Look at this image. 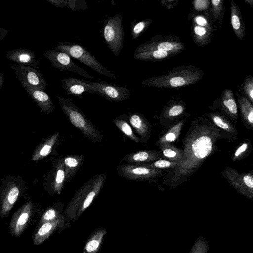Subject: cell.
Returning a JSON list of instances; mask_svg holds the SVG:
<instances>
[{
	"label": "cell",
	"mask_w": 253,
	"mask_h": 253,
	"mask_svg": "<svg viewBox=\"0 0 253 253\" xmlns=\"http://www.w3.org/2000/svg\"><path fill=\"white\" fill-rule=\"evenodd\" d=\"M211 2V11L212 12L213 21L218 20L220 25L222 24V18L224 13L223 0H212Z\"/></svg>",
	"instance_id": "35"
},
{
	"label": "cell",
	"mask_w": 253,
	"mask_h": 253,
	"mask_svg": "<svg viewBox=\"0 0 253 253\" xmlns=\"http://www.w3.org/2000/svg\"><path fill=\"white\" fill-rule=\"evenodd\" d=\"M47 1L58 8H64L68 6V0H47Z\"/></svg>",
	"instance_id": "44"
},
{
	"label": "cell",
	"mask_w": 253,
	"mask_h": 253,
	"mask_svg": "<svg viewBox=\"0 0 253 253\" xmlns=\"http://www.w3.org/2000/svg\"><path fill=\"white\" fill-rule=\"evenodd\" d=\"M185 111V105L181 100H171L164 108L162 116L165 119H171L183 115Z\"/></svg>",
	"instance_id": "28"
},
{
	"label": "cell",
	"mask_w": 253,
	"mask_h": 253,
	"mask_svg": "<svg viewBox=\"0 0 253 253\" xmlns=\"http://www.w3.org/2000/svg\"><path fill=\"white\" fill-rule=\"evenodd\" d=\"M129 122L133 127L142 138L149 136L150 128L147 121L142 116L134 114L130 116Z\"/></svg>",
	"instance_id": "30"
},
{
	"label": "cell",
	"mask_w": 253,
	"mask_h": 253,
	"mask_svg": "<svg viewBox=\"0 0 253 253\" xmlns=\"http://www.w3.org/2000/svg\"><path fill=\"white\" fill-rule=\"evenodd\" d=\"M204 115L226 134L230 141L238 139V132L235 124L227 117L218 111L207 113Z\"/></svg>",
	"instance_id": "19"
},
{
	"label": "cell",
	"mask_w": 253,
	"mask_h": 253,
	"mask_svg": "<svg viewBox=\"0 0 253 253\" xmlns=\"http://www.w3.org/2000/svg\"><path fill=\"white\" fill-rule=\"evenodd\" d=\"M209 250L207 241L200 236L195 241L189 253H207Z\"/></svg>",
	"instance_id": "41"
},
{
	"label": "cell",
	"mask_w": 253,
	"mask_h": 253,
	"mask_svg": "<svg viewBox=\"0 0 253 253\" xmlns=\"http://www.w3.org/2000/svg\"><path fill=\"white\" fill-rule=\"evenodd\" d=\"M65 181V173L64 161L60 159L56 168L55 178L53 182V190L55 193L60 194Z\"/></svg>",
	"instance_id": "33"
},
{
	"label": "cell",
	"mask_w": 253,
	"mask_h": 253,
	"mask_svg": "<svg viewBox=\"0 0 253 253\" xmlns=\"http://www.w3.org/2000/svg\"><path fill=\"white\" fill-rule=\"evenodd\" d=\"M23 181L13 176L2 180L0 186V216H7L25 188Z\"/></svg>",
	"instance_id": "6"
},
{
	"label": "cell",
	"mask_w": 253,
	"mask_h": 253,
	"mask_svg": "<svg viewBox=\"0 0 253 253\" xmlns=\"http://www.w3.org/2000/svg\"><path fill=\"white\" fill-rule=\"evenodd\" d=\"M7 59L17 65L31 66L37 68L39 61L37 60L34 52L25 48H18L10 50L6 53Z\"/></svg>",
	"instance_id": "20"
},
{
	"label": "cell",
	"mask_w": 253,
	"mask_h": 253,
	"mask_svg": "<svg viewBox=\"0 0 253 253\" xmlns=\"http://www.w3.org/2000/svg\"><path fill=\"white\" fill-rule=\"evenodd\" d=\"M113 122L120 131L127 137L131 140L138 142L139 138L134 134L130 126L125 120L120 119H115Z\"/></svg>",
	"instance_id": "36"
},
{
	"label": "cell",
	"mask_w": 253,
	"mask_h": 253,
	"mask_svg": "<svg viewBox=\"0 0 253 253\" xmlns=\"http://www.w3.org/2000/svg\"><path fill=\"white\" fill-rule=\"evenodd\" d=\"M53 49L67 53L70 57L79 60L102 75L116 78L115 75L101 65L95 57L84 47L78 44L68 42H59Z\"/></svg>",
	"instance_id": "5"
},
{
	"label": "cell",
	"mask_w": 253,
	"mask_h": 253,
	"mask_svg": "<svg viewBox=\"0 0 253 253\" xmlns=\"http://www.w3.org/2000/svg\"><path fill=\"white\" fill-rule=\"evenodd\" d=\"M61 82L62 87L71 95L82 98L84 92L97 94L96 89L85 80L69 77L62 79Z\"/></svg>",
	"instance_id": "17"
},
{
	"label": "cell",
	"mask_w": 253,
	"mask_h": 253,
	"mask_svg": "<svg viewBox=\"0 0 253 253\" xmlns=\"http://www.w3.org/2000/svg\"><path fill=\"white\" fill-rule=\"evenodd\" d=\"M152 19H145L136 23L131 28V34L133 40H136L152 22Z\"/></svg>",
	"instance_id": "39"
},
{
	"label": "cell",
	"mask_w": 253,
	"mask_h": 253,
	"mask_svg": "<svg viewBox=\"0 0 253 253\" xmlns=\"http://www.w3.org/2000/svg\"><path fill=\"white\" fill-rule=\"evenodd\" d=\"M240 116L246 128L253 131V104L243 95L237 93Z\"/></svg>",
	"instance_id": "21"
},
{
	"label": "cell",
	"mask_w": 253,
	"mask_h": 253,
	"mask_svg": "<svg viewBox=\"0 0 253 253\" xmlns=\"http://www.w3.org/2000/svg\"><path fill=\"white\" fill-rule=\"evenodd\" d=\"M21 85L43 113L50 114L53 112L55 107L52 99L44 90L26 84Z\"/></svg>",
	"instance_id": "18"
},
{
	"label": "cell",
	"mask_w": 253,
	"mask_h": 253,
	"mask_svg": "<svg viewBox=\"0 0 253 253\" xmlns=\"http://www.w3.org/2000/svg\"><path fill=\"white\" fill-rule=\"evenodd\" d=\"M63 218L54 208L47 209L42 214L39 222L40 225L46 222H52Z\"/></svg>",
	"instance_id": "40"
},
{
	"label": "cell",
	"mask_w": 253,
	"mask_h": 253,
	"mask_svg": "<svg viewBox=\"0 0 253 253\" xmlns=\"http://www.w3.org/2000/svg\"><path fill=\"white\" fill-rule=\"evenodd\" d=\"M209 108L213 110H217L229 118L235 125L236 124L238 118V106L231 90H224L221 96Z\"/></svg>",
	"instance_id": "15"
},
{
	"label": "cell",
	"mask_w": 253,
	"mask_h": 253,
	"mask_svg": "<svg viewBox=\"0 0 253 253\" xmlns=\"http://www.w3.org/2000/svg\"><path fill=\"white\" fill-rule=\"evenodd\" d=\"M222 139L230 141L211 120L203 116L194 119L183 140L182 158L166 175L164 183L175 188L188 180L209 157L218 151L217 143Z\"/></svg>",
	"instance_id": "1"
},
{
	"label": "cell",
	"mask_w": 253,
	"mask_h": 253,
	"mask_svg": "<svg viewBox=\"0 0 253 253\" xmlns=\"http://www.w3.org/2000/svg\"><path fill=\"white\" fill-rule=\"evenodd\" d=\"M178 165V163L168 160L160 159L152 163L142 164V165L150 169L161 170L162 169H173Z\"/></svg>",
	"instance_id": "37"
},
{
	"label": "cell",
	"mask_w": 253,
	"mask_h": 253,
	"mask_svg": "<svg viewBox=\"0 0 253 253\" xmlns=\"http://www.w3.org/2000/svg\"><path fill=\"white\" fill-rule=\"evenodd\" d=\"M64 218H62L40 225L34 236L33 243L34 245H39L43 242L58 227L62 224Z\"/></svg>",
	"instance_id": "24"
},
{
	"label": "cell",
	"mask_w": 253,
	"mask_h": 253,
	"mask_svg": "<svg viewBox=\"0 0 253 253\" xmlns=\"http://www.w3.org/2000/svg\"><path fill=\"white\" fill-rule=\"evenodd\" d=\"M242 90L249 101L253 104V77L247 76L244 79L242 84Z\"/></svg>",
	"instance_id": "38"
},
{
	"label": "cell",
	"mask_w": 253,
	"mask_h": 253,
	"mask_svg": "<svg viewBox=\"0 0 253 253\" xmlns=\"http://www.w3.org/2000/svg\"><path fill=\"white\" fill-rule=\"evenodd\" d=\"M86 82L95 88L97 95L110 101L121 102L130 96V91L124 87L118 86L103 81Z\"/></svg>",
	"instance_id": "14"
},
{
	"label": "cell",
	"mask_w": 253,
	"mask_h": 253,
	"mask_svg": "<svg viewBox=\"0 0 253 253\" xmlns=\"http://www.w3.org/2000/svg\"><path fill=\"white\" fill-rule=\"evenodd\" d=\"M106 178V173L94 176L75 193L66 208L64 214L77 220L99 193Z\"/></svg>",
	"instance_id": "3"
},
{
	"label": "cell",
	"mask_w": 253,
	"mask_h": 253,
	"mask_svg": "<svg viewBox=\"0 0 253 253\" xmlns=\"http://www.w3.org/2000/svg\"><path fill=\"white\" fill-rule=\"evenodd\" d=\"M245 2L253 8V0H245Z\"/></svg>",
	"instance_id": "47"
},
{
	"label": "cell",
	"mask_w": 253,
	"mask_h": 253,
	"mask_svg": "<svg viewBox=\"0 0 253 253\" xmlns=\"http://www.w3.org/2000/svg\"><path fill=\"white\" fill-rule=\"evenodd\" d=\"M103 37L110 50L115 55L121 52L124 42L122 17L117 14L106 20L103 28Z\"/></svg>",
	"instance_id": "9"
},
{
	"label": "cell",
	"mask_w": 253,
	"mask_h": 253,
	"mask_svg": "<svg viewBox=\"0 0 253 253\" xmlns=\"http://www.w3.org/2000/svg\"><path fill=\"white\" fill-rule=\"evenodd\" d=\"M211 1L208 0H196L193 1L194 9L198 11L206 10L209 6Z\"/></svg>",
	"instance_id": "43"
},
{
	"label": "cell",
	"mask_w": 253,
	"mask_h": 253,
	"mask_svg": "<svg viewBox=\"0 0 253 253\" xmlns=\"http://www.w3.org/2000/svg\"><path fill=\"white\" fill-rule=\"evenodd\" d=\"M117 170L120 176L129 180H146L163 175L162 170L148 168L142 165L137 164L119 165Z\"/></svg>",
	"instance_id": "13"
},
{
	"label": "cell",
	"mask_w": 253,
	"mask_h": 253,
	"mask_svg": "<svg viewBox=\"0 0 253 253\" xmlns=\"http://www.w3.org/2000/svg\"><path fill=\"white\" fill-rule=\"evenodd\" d=\"M174 56L175 55L168 52L154 50L135 53L134 57L137 60L156 62L165 60Z\"/></svg>",
	"instance_id": "31"
},
{
	"label": "cell",
	"mask_w": 253,
	"mask_h": 253,
	"mask_svg": "<svg viewBox=\"0 0 253 253\" xmlns=\"http://www.w3.org/2000/svg\"><path fill=\"white\" fill-rule=\"evenodd\" d=\"M4 82V75L0 72V89H1Z\"/></svg>",
	"instance_id": "46"
},
{
	"label": "cell",
	"mask_w": 253,
	"mask_h": 253,
	"mask_svg": "<svg viewBox=\"0 0 253 253\" xmlns=\"http://www.w3.org/2000/svg\"><path fill=\"white\" fill-rule=\"evenodd\" d=\"M231 23L236 36L242 40L245 35V27L238 6L232 0L230 4Z\"/></svg>",
	"instance_id": "26"
},
{
	"label": "cell",
	"mask_w": 253,
	"mask_h": 253,
	"mask_svg": "<svg viewBox=\"0 0 253 253\" xmlns=\"http://www.w3.org/2000/svg\"><path fill=\"white\" fill-rule=\"evenodd\" d=\"M106 233L105 228L96 229L86 241L83 253H98Z\"/></svg>",
	"instance_id": "25"
},
{
	"label": "cell",
	"mask_w": 253,
	"mask_h": 253,
	"mask_svg": "<svg viewBox=\"0 0 253 253\" xmlns=\"http://www.w3.org/2000/svg\"><path fill=\"white\" fill-rule=\"evenodd\" d=\"M84 158L83 155H70L64 157L66 182L72 179L82 166Z\"/></svg>",
	"instance_id": "27"
},
{
	"label": "cell",
	"mask_w": 253,
	"mask_h": 253,
	"mask_svg": "<svg viewBox=\"0 0 253 253\" xmlns=\"http://www.w3.org/2000/svg\"><path fill=\"white\" fill-rule=\"evenodd\" d=\"M185 50V45L179 37L174 35H156L151 39L140 44L135 49V53L160 51H166L175 56Z\"/></svg>",
	"instance_id": "7"
},
{
	"label": "cell",
	"mask_w": 253,
	"mask_h": 253,
	"mask_svg": "<svg viewBox=\"0 0 253 253\" xmlns=\"http://www.w3.org/2000/svg\"><path fill=\"white\" fill-rule=\"evenodd\" d=\"M43 55L53 67L61 71L72 72L87 79H93V76L76 64L72 60L71 57L63 51L52 49L46 50Z\"/></svg>",
	"instance_id": "10"
},
{
	"label": "cell",
	"mask_w": 253,
	"mask_h": 253,
	"mask_svg": "<svg viewBox=\"0 0 253 253\" xmlns=\"http://www.w3.org/2000/svg\"><path fill=\"white\" fill-rule=\"evenodd\" d=\"M67 8L71 9L74 11H76L80 9H86L88 8V7L84 0H68Z\"/></svg>",
	"instance_id": "42"
},
{
	"label": "cell",
	"mask_w": 253,
	"mask_h": 253,
	"mask_svg": "<svg viewBox=\"0 0 253 253\" xmlns=\"http://www.w3.org/2000/svg\"><path fill=\"white\" fill-rule=\"evenodd\" d=\"M253 145L250 140L246 139L241 142L231 155L233 161L241 160L247 157L251 152Z\"/></svg>",
	"instance_id": "34"
},
{
	"label": "cell",
	"mask_w": 253,
	"mask_h": 253,
	"mask_svg": "<svg viewBox=\"0 0 253 253\" xmlns=\"http://www.w3.org/2000/svg\"><path fill=\"white\" fill-rule=\"evenodd\" d=\"M0 30V40H2L8 33V31L6 29L2 28H1Z\"/></svg>",
	"instance_id": "45"
},
{
	"label": "cell",
	"mask_w": 253,
	"mask_h": 253,
	"mask_svg": "<svg viewBox=\"0 0 253 253\" xmlns=\"http://www.w3.org/2000/svg\"><path fill=\"white\" fill-rule=\"evenodd\" d=\"M59 137V133L56 132L42 140L34 151L32 155V160L36 161H39L48 156L51 152Z\"/></svg>",
	"instance_id": "22"
},
{
	"label": "cell",
	"mask_w": 253,
	"mask_h": 253,
	"mask_svg": "<svg viewBox=\"0 0 253 253\" xmlns=\"http://www.w3.org/2000/svg\"><path fill=\"white\" fill-rule=\"evenodd\" d=\"M204 73L193 65H182L172 69L168 74L143 80L144 87L176 88L186 87L196 84L204 76Z\"/></svg>",
	"instance_id": "2"
},
{
	"label": "cell",
	"mask_w": 253,
	"mask_h": 253,
	"mask_svg": "<svg viewBox=\"0 0 253 253\" xmlns=\"http://www.w3.org/2000/svg\"><path fill=\"white\" fill-rule=\"evenodd\" d=\"M161 158L160 154L155 150L141 151L126 155L123 160L131 164L142 165L154 162Z\"/></svg>",
	"instance_id": "23"
},
{
	"label": "cell",
	"mask_w": 253,
	"mask_h": 253,
	"mask_svg": "<svg viewBox=\"0 0 253 253\" xmlns=\"http://www.w3.org/2000/svg\"><path fill=\"white\" fill-rule=\"evenodd\" d=\"M158 146L160 148L164 157L168 160L178 163L182 158L183 149L177 148L170 143L161 144Z\"/></svg>",
	"instance_id": "32"
},
{
	"label": "cell",
	"mask_w": 253,
	"mask_h": 253,
	"mask_svg": "<svg viewBox=\"0 0 253 253\" xmlns=\"http://www.w3.org/2000/svg\"><path fill=\"white\" fill-rule=\"evenodd\" d=\"M221 175L237 193L253 202V170L240 173L235 169L227 166Z\"/></svg>",
	"instance_id": "8"
},
{
	"label": "cell",
	"mask_w": 253,
	"mask_h": 253,
	"mask_svg": "<svg viewBox=\"0 0 253 253\" xmlns=\"http://www.w3.org/2000/svg\"><path fill=\"white\" fill-rule=\"evenodd\" d=\"M10 66L14 71L16 78L21 85H28L44 91L46 89L48 84L38 69L13 63Z\"/></svg>",
	"instance_id": "11"
},
{
	"label": "cell",
	"mask_w": 253,
	"mask_h": 253,
	"mask_svg": "<svg viewBox=\"0 0 253 253\" xmlns=\"http://www.w3.org/2000/svg\"><path fill=\"white\" fill-rule=\"evenodd\" d=\"M191 33L193 40L197 45L204 47L211 40L213 29L208 15H193Z\"/></svg>",
	"instance_id": "12"
},
{
	"label": "cell",
	"mask_w": 253,
	"mask_h": 253,
	"mask_svg": "<svg viewBox=\"0 0 253 253\" xmlns=\"http://www.w3.org/2000/svg\"><path fill=\"white\" fill-rule=\"evenodd\" d=\"M33 209V204L29 201L14 213L9 225L10 232L13 236L18 237L23 233L32 218Z\"/></svg>",
	"instance_id": "16"
},
{
	"label": "cell",
	"mask_w": 253,
	"mask_h": 253,
	"mask_svg": "<svg viewBox=\"0 0 253 253\" xmlns=\"http://www.w3.org/2000/svg\"><path fill=\"white\" fill-rule=\"evenodd\" d=\"M185 121V119L181 120L173 125L167 133L159 139L156 145L159 146L170 143L177 140L180 136Z\"/></svg>",
	"instance_id": "29"
},
{
	"label": "cell",
	"mask_w": 253,
	"mask_h": 253,
	"mask_svg": "<svg viewBox=\"0 0 253 253\" xmlns=\"http://www.w3.org/2000/svg\"><path fill=\"white\" fill-rule=\"evenodd\" d=\"M61 110L72 124L83 135L93 142H100L103 139L101 132L82 111L68 98L56 96Z\"/></svg>",
	"instance_id": "4"
}]
</instances>
